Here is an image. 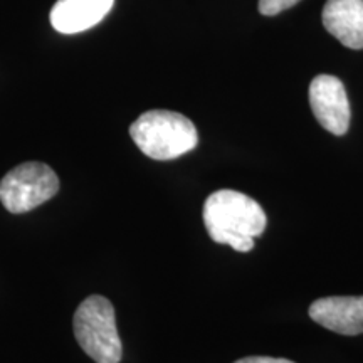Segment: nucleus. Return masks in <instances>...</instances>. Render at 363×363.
<instances>
[{
	"mask_svg": "<svg viewBox=\"0 0 363 363\" xmlns=\"http://www.w3.org/2000/svg\"><path fill=\"white\" fill-rule=\"evenodd\" d=\"M203 224L211 239L239 252H249L254 239L264 233L267 217L254 199L238 190L222 189L203 203Z\"/></svg>",
	"mask_w": 363,
	"mask_h": 363,
	"instance_id": "nucleus-1",
	"label": "nucleus"
},
{
	"mask_svg": "<svg viewBox=\"0 0 363 363\" xmlns=\"http://www.w3.org/2000/svg\"><path fill=\"white\" fill-rule=\"evenodd\" d=\"M130 135L145 155L160 162L185 155L199 143L197 128L192 121L169 110L143 113L131 123Z\"/></svg>",
	"mask_w": 363,
	"mask_h": 363,
	"instance_id": "nucleus-2",
	"label": "nucleus"
},
{
	"mask_svg": "<svg viewBox=\"0 0 363 363\" xmlns=\"http://www.w3.org/2000/svg\"><path fill=\"white\" fill-rule=\"evenodd\" d=\"M76 342L96 363H120L123 345L116 328L115 308L99 294L86 298L72 320Z\"/></svg>",
	"mask_w": 363,
	"mask_h": 363,
	"instance_id": "nucleus-3",
	"label": "nucleus"
},
{
	"mask_svg": "<svg viewBox=\"0 0 363 363\" xmlns=\"http://www.w3.org/2000/svg\"><path fill=\"white\" fill-rule=\"evenodd\" d=\"M59 190V179L43 162L17 165L0 182V202L12 214H24L51 201Z\"/></svg>",
	"mask_w": 363,
	"mask_h": 363,
	"instance_id": "nucleus-4",
	"label": "nucleus"
},
{
	"mask_svg": "<svg viewBox=\"0 0 363 363\" xmlns=\"http://www.w3.org/2000/svg\"><path fill=\"white\" fill-rule=\"evenodd\" d=\"M308 96L318 123L337 136L347 133L352 111L342 81L330 74L316 76L311 81Z\"/></svg>",
	"mask_w": 363,
	"mask_h": 363,
	"instance_id": "nucleus-5",
	"label": "nucleus"
},
{
	"mask_svg": "<svg viewBox=\"0 0 363 363\" xmlns=\"http://www.w3.org/2000/svg\"><path fill=\"white\" fill-rule=\"evenodd\" d=\"M313 321L338 335L363 333V296L320 298L310 306Z\"/></svg>",
	"mask_w": 363,
	"mask_h": 363,
	"instance_id": "nucleus-6",
	"label": "nucleus"
},
{
	"mask_svg": "<svg viewBox=\"0 0 363 363\" xmlns=\"http://www.w3.org/2000/svg\"><path fill=\"white\" fill-rule=\"evenodd\" d=\"M115 0H57L51 9V24L61 34H78L99 24Z\"/></svg>",
	"mask_w": 363,
	"mask_h": 363,
	"instance_id": "nucleus-7",
	"label": "nucleus"
},
{
	"mask_svg": "<svg viewBox=\"0 0 363 363\" xmlns=\"http://www.w3.org/2000/svg\"><path fill=\"white\" fill-rule=\"evenodd\" d=\"M321 21L345 48L363 49V0H326Z\"/></svg>",
	"mask_w": 363,
	"mask_h": 363,
	"instance_id": "nucleus-8",
	"label": "nucleus"
},
{
	"mask_svg": "<svg viewBox=\"0 0 363 363\" xmlns=\"http://www.w3.org/2000/svg\"><path fill=\"white\" fill-rule=\"evenodd\" d=\"M299 0H259V12L262 16H278L296 6Z\"/></svg>",
	"mask_w": 363,
	"mask_h": 363,
	"instance_id": "nucleus-9",
	"label": "nucleus"
},
{
	"mask_svg": "<svg viewBox=\"0 0 363 363\" xmlns=\"http://www.w3.org/2000/svg\"><path fill=\"white\" fill-rule=\"evenodd\" d=\"M234 363H294L286 358H271V357H246Z\"/></svg>",
	"mask_w": 363,
	"mask_h": 363,
	"instance_id": "nucleus-10",
	"label": "nucleus"
}]
</instances>
